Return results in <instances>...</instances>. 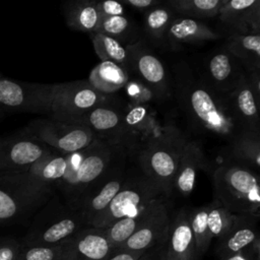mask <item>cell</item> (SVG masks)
Returning <instances> with one entry per match:
<instances>
[{
  "mask_svg": "<svg viewBox=\"0 0 260 260\" xmlns=\"http://www.w3.org/2000/svg\"><path fill=\"white\" fill-rule=\"evenodd\" d=\"M173 96L191 125L232 144L247 131L231 114L223 96L212 90L185 62L173 68Z\"/></svg>",
  "mask_w": 260,
  "mask_h": 260,
  "instance_id": "cell-1",
  "label": "cell"
},
{
  "mask_svg": "<svg viewBox=\"0 0 260 260\" xmlns=\"http://www.w3.org/2000/svg\"><path fill=\"white\" fill-rule=\"evenodd\" d=\"M124 152L128 153L96 138L86 148L71 153L65 174L56 188L62 193L64 203L77 211L84 196Z\"/></svg>",
  "mask_w": 260,
  "mask_h": 260,
  "instance_id": "cell-2",
  "label": "cell"
},
{
  "mask_svg": "<svg viewBox=\"0 0 260 260\" xmlns=\"http://www.w3.org/2000/svg\"><path fill=\"white\" fill-rule=\"evenodd\" d=\"M189 138L173 124H164L135 153L139 170L170 199L178 165Z\"/></svg>",
  "mask_w": 260,
  "mask_h": 260,
  "instance_id": "cell-3",
  "label": "cell"
},
{
  "mask_svg": "<svg viewBox=\"0 0 260 260\" xmlns=\"http://www.w3.org/2000/svg\"><path fill=\"white\" fill-rule=\"evenodd\" d=\"M214 200L236 215H260L259 175L233 160L213 173Z\"/></svg>",
  "mask_w": 260,
  "mask_h": 260,
  "instance_id": "cell-4",
  "label": "cell"
},
{
  "mask_svg": "<svg viewBox=\"0 0 260 260\" xmlns=\"http://www.w3.org/2000/svg\"><path fill=\"white\" fill-rule=\"evenodd\" d=\"M40 91L42 114L49 119L68 123H78L94 108L114 103L111 95L98 91L87 80L40 84Z\"/></svg>",
  "mask_w": 260,
  "mask_h": 260,
  "instance_id": "cell-5",
  "label": "cell"
},
{
  "mask_svg": "<svg viewBox=\"0 0 260 260\" xmlns=\"http://www.w3.org/2000/svg\"><path fill=\"white\" fill-rule=\"evenodd\" d=\"M164 198L168 197L140 170L137 174L130 173L108 208L90 226L107 229L118 219L139 213Z\"/></svg>",
  "mask_w": 260,
  "mask_h": 260,
  "instance_id": "cell-6",
  "label": "cell"
},
{
  "mask_svg": "<svg viewBox=\"0 0 260 260\" xmlns=\"http://www.w3.org/2000/svg\"><path fill=\"white\" fill-rule=\"evenodd\" d=\"M78 212L54 198L40 213L21 246L57 245L84 228Z\"/></svg>",
  "mask_w": 260,
  "mask_h": 260,
  "instance_id": "cell-7",
  "label": "cell"
},
{
  "mask_svg": "<svg viewBox=\"0 0 260 260\" xmlns=\"http://www.w3.org/2000/svg\"><path fill=\"white\" fill-rule=\"evenodd\" d=\"M23 132L64 154L80 151L96 139L94 133L83 124L52 119L35 120Z\"/></svg>",
  "mask_w": 260,
  "mask_h": 260,
  "instance_id": "cell-8",
  "label": "cell"
},
{
  "mask_svg": "<svg viewBox=\"0 0 260 260\" xmlns=\"http://www.w3.org/2000/svg\"><path fill=\"white\" fill-rule=\"evenodd\" d=\"M129 157L128 153H122L80 202L77 212L85 226H90L108 208L127 180L130 174L127 168Z\"/></svg>",
  "mask_w": 260,
  "mask_h": 260,
  "instance_id": "cell-9",
  "label": "cell"
},
{
  "mask_svg": "<svg viewBox=\"0 0 260 260\" xmlns=\"http://www.w3.org/2000/svg\"><path fill=\"white\" fill-rule=\"evenodd\" d=\"M87 126L96 138L109 142L134 156L138 144L125 125L122 107L111 103L94 108L78 122Z\"/></svg>",
  "mask_w": 260,
  "mask_h": 260,
  "instance_id": "cell-10",
  "label": "cell"
},
{
  "mask_svg": "<svg viewBox=\"0 0 260 260\" xmlns=\"http://www.w3.org/2000/svg\"><path fill=\"white\" fill-rule=\"evenodd\" d=\"M70 154L51 150L27 171L14 176H4L28 193L47 199L63 178Z\"/></svg>",
  "mask_w": 260,
  "mask_h": 260,
  "instance_id": "cell-11",
  "label": "cell"
},
{
  "mask_svg": "<svg viewBox=\"0 0 260 260\" xmlns=\"http://www.w3.org/2000/svg\"><path fill=\"white\" fill-rule=\"evenodd\" d=\"M129 55V72L146 84L159 102L173 98V85L160 59L139 41L127 47Z\"/></svg>",
  "mask_w": 260,
  "mask_h": 260,
  "instance_id": "cell-12",
  "label": "cell"
},
{
  "mask_svg": "<svg viewBox=\"0 0 260 260\" xmlns=\"http://www.w3.org/2000/svg\"><path fill=\"white\" fill-rule=\"evenodd\" d=\"M52 150L49 146L23 132L0 138V176H14L27 171Z\"/></svg>",
  "mask_w": 260,
  "mask_h": 260,
  "instance_id": "cell-13",
  "label": "cell"
},
{
  "mask_svg": "<svg viewBox=\"0 0 260 260\" xmlns=\"http://www.w3.org/2000/svg\"><path fill=\"white\" fill-rule=\"evenodd\" d=\"M172 220L170 199L158 201L136 232L115 251H146L168 239Z\"/></svg>",
  "mask_w": 260,
  "mask_h": 260,
  "instance_id": "cell-14",
  "label": "cell"
},
{
  "mask_svg": "<svg viewBox=\"0 0 260 260\" xmlns=\"http://www.w3.org/2000/svg\"><path fill=\"white\" fill-rule=\"evenodd\" d=\"M114 254L103 229L84 226L63 242L61 260H107Z\"/></svg>",
  "mask_w": 260,
  "mask_h": 260,
  "instance_id": "cell-15",
  "label": "cell"
},
{
  "mask_svg": "<svg viewBox=\"0 0 260 260\" xmlns=\"http://www.w3.org/2000/svg\"><path fill=\"white\" fill-rule=\"evenodd\" d=\"M246 75L239 60L225 48L213 53L207 60L204 82L220 96H226Z\"/></svg>",
  "mask_w": 260,
  "mask_h": 260,
  "instance_id": "cell-16",
  "label": "cell"
},
{
  "mask_svg": "<svg viewBox=\"0 0 260 260\" xmlns=\"http://www.w3.org/2000/svg\"><path fill=\"white\" fill-rule=\"evenodd\" d=\"M17 112L42 114L40 83L0 77V116Z\"/></svg>",
  "mask_w": 260,
  "mask_h": 260,
  "instance_id": "cell-17",
  "label": "cell"
},
{
  "mask_svg": "<svg viewBox=\"0 0 260 260\" xmlns=\"http://www.w3.org/2000/svg\"><path fill=\"white\" fill-rule=\"evenodd\" d=\"M217 16L230 34L260 32L259 0H223Z\"/></svg>",
  "mask_w": 260,
  "mask_h": 260,
  "instance_id": "cell-18",
  "label": "cell"
},
{
  "mask_svg": "<svg viewBox=\"0 0 260 260\" xmlns=\"http://www.w3.org/2000/svg\"><path fill=\"white\" fill-rule=\"evenodd\" d=\"M198 257L189 222V209L183 207L172 217L164 260H197Z\"/></svg>",
  "mask_w": 260,
  "mask_h": 260,
  "instance_id": "cell-19",
  "label": "cell"
},
{
  "mask_svg": "<svg viewBox=\"0 0 260 260\" xmlns=\"http://www.w3.org/2000/svg\"><path fill=\"white\" fill-rule=\"evenodd\" d=\"M206 165L205 155L198 141L189 139L184 146L174 178L172 195L187 198L191 195L197 174Z\"/></svg>",
  "mask_w": 260,
  "mask_h": 260,
  "instance_id": "cell-20",
  "label": "cell"
},
{
  "mask_svg": "<svg viewBox=\"0 0 260 260\" xmlns=\"http://www.w3.org/2000/svg\"><path fill=\"white\" fill-rule=\"evenodd\" d=\"M233 117L247 131L260 134L258 101L256 100L247 79V75L239 84L224 96Z\"/></svg>",
  "mask_w": 260,
  "mask_h": 260,
  "instance_id": "cell-21",
  "label": "cell"
},
{
  "mask_svg": "<svg viewBox=\"0 0 260 260\" xmlns=\"http://www.w3.org/2000/svg\"><path fill=\"white\" fill-rule=\"evenodd\" d=\"M46 199L32 195L4 176H0V223L19 218Z\"/></svg>",
  "mask_w": 260,
  "mask_h": 260,
  "instance_id": "cell-22",
  "label": "cell"
},
{
  "mask_svg": "<svg viewBox=\"0 0 260 260\" xmlns=\"http://www.w3.org/2000/svg\"><path fill=\"white\" fill-rule=\"evenodd\" d=\"M259 216L257 215H236L232 228L225 235L217 239L216 254L224 260L249 247L257 238Z\"/></svg>",
  "mask_w": 260,
  "mask_h": 260,
  "instance_id": "cell-23",
  "label": "cell"
},
{
  "mask_svg": "<svg viewBox=\"0 0 260 260\" xmlns=\"http://www.w3.org/2000/svg\"><path fill=\"white\" fill-rule=\"evenodd\" d=\"M220 35L207 23L188 17H176L167 32L166 43L172 50H180L185 45H195L207 41H214Z\"/></svg>",
  "mask_w": 260,
  "mask_h": 260,
  "instance_id": "cell-24",
  "label": "cell"
},
{
  "mask_svg": "<svg viewBox=\"0 0 260 260\" xmlns=\"http://www.w3.org/2000/svg\"><path fill=\"white\" fill-rule=\"evenodd\" d=\"M225 49L239 60L246 72L260 70L259 32L230 34Z\"/></svg>",
  "mask_w": 260,
  "mask_h": 260,
  "instance_id": "cell-25",
  "label": "cell"
},
{
  "mask_svg": "<svg viewBox=\"0 0 260 260\" xmlns=\"http://www.w3.org/2000/svg\"><path fill=\"white\" fill-rule=\"evenodd\" d=\"M122 112L125 125L136 140L138 148L160 126L150 105L128 104L122 108Z\"/></svg>",
  "mask_w": 260,
  "mask_h": 260,
  "instance_id": "cell-26",
  "label": "cell"
},
{
  "mask_svg": "<svg viewBox=\"0 0 260 260\" xmlns=\"http://www.w3.org/2000/svg\"><path fill=\"white\" fill-rule=\"evenodd\" d=\"M130 78V72L110 61H101L90 71L88 83L98 91L111 95L125 87Z\"/></svg>",
  "mask_w": 260,
  "mask_h": 260,
  "instance_id": "cell-27",
  "label": "cell"
},
{
  "mask_svg": "<svg viewBox=\"0 0 260 260\" xmlns=\"http://www.w3.org/2000/svg\"><path fill=\"white\" fill-rule=\"evenodd\" d=\"M63 10L66 23L70 28L88 34L96 30L101 19L96 1H70L64 5Z\"/></svg>",
  "mask_w": 260,
  "mask_h": 260,
  "instance_id": "cell-28",
  "label": "cell"
},
{
  "mask_svg": "<svg viewBox=\"0 0 260 260\" xmlns=\"http://www.w3.org/2000/svg\"><path fill=\"white\" fill-rule=\"evenodd\" d=\"M230 146L231 160L243 165L259 175L260 134L247 132L237 138Z\"/></svg>",
  "mask_w": 260,
  "mask_h": 260,
  "instance_id": "cell-29",
  "label": "cell"
},
{
  "mask_svg": "<svg viewBox=\"0 0 260 260\" xmlns=\"http://www.w3.org/2000/svg\"><path fill=\"white\" fill-rule=\"evenodd\" d=\"M176 15L166 2L145 11L143 26L147 37L154 43H166L168 29Z\"/></svg>",
  "mask_w": 260,
  "mask_h": 260,
  "instance_id": "cell-30",
  "label": "cell"
},
{
  "mask_svg": "<svg viewBox=\"0 0 260 260\" xmlns=\"http://www.w3.org/2000/svg\"><path fill=\"white\" fill-rule=\"evenodd\" d=\"M158 201L151 204L145 210L133 215H126L118 219L117 221H115L113 224H111L107 229H104L108 242L115 251L118 247H120L127 239H129L136 232L138 226L148 216V214L150 213V211Z\"/></svg>",
  "mask_w": 260,
  "mask_h": 260,
  "instance_id": "cell-31",
  "label": "cell"
},
{
  "mask_svg": "<svg viewBox=\"0 0 260 260\" xmlns=\"http://www.w3.org/2000/svg\"><path fill=\"white\" fill-rule=\"evenodd\" d=\"M166 3L179 16L201 20L217 16L223 0H169Z\"/></svg>",
  "mask_w": 260,
  "mask_h": 260,
  "instance_id": "cell-32",
  "label": "cell"
},
{
  "mask_svg": "<svg viewBox=\"0 0 260 260\" xmlns=\"http://www.w3.org/2000/svg\"><path fill=\"white\" fill-rule=\"evenodd\" d=\"M93 49L101 61L116 63L129 71V55L126 47L119 41L101 32L90 34Z\"/></svg>",
  "mask_w": 260,
  "mask_h": 260,
  "instance_id": "cell-33",
  "label": "cell"
},
{
  "mask_svg": "<svg viewBox=\"0 0 260 260\" xmlns=\"http://www.w3.org/2000/svg\"><path fill=\"white\" fill-rule=\"evenodd\" d=\"M95 31L111 37L123 44L133 39L134 24L125 15L101 16Z\"/></svg>",
  "mask_w": 260,
  "mask_h": 260,
  "instance_id": "cell-34",
  "label": "cell"
},
{
  "mask_svg": "<svg viewBox=\"0 0 260 260\" xmlns=\"http://www.w3.org/2000/svg\"><path fill=\"white\" fill-rule=\"evenodd\" d=\"M208 205L195 207L189 210L190 228L195 240L198 255H202L207 251L212 239L209 236L207 226Z\"/></svg>",
  "mask_w": 260,
  "mask_h": 260,
  "instance_id": "cell-35",
  "label": "cell"
},
{
  "mask_svg": "<svg viewBox=\"0 0 260 260\" xmlns=\"http://www.w3.org/2000/svg\"><path fill=\"white\" fill-rule=\"evenodd\" d=\"M207 205V226L209 236L212 240L219 239L232 228L236 218V214L231 213L226 208H224L214 199Z\"/></svg>",
  "mask_w": 260,
  "mask_h": 260,
  "instance_id": "cell-36",
  "label": "cell"
},
{
  "mask_svg": "<svg viewBox=\"0 0 260 260\" xmlns=\"http://www.w3.org/2000/svg\"><path fill=\"white\" fill-rule=\"evenodd\" d=\"M125 92L132 105H150L159 102L155 93L135 76L130 77L126 83Z\"/></svg>",
  "mask_w": 260,
  "mask_h": 260,
  "instance_id": "cell-37",
  "label": "cell"
},
{
  "mask_svg": "<svg viewBox=\"0 0 260 260\" xmlns=\"http://www.w3.org/2000/svg\"><path fill=\"white\" fill-rule=\"evenodd\" d=\"M63 242L52 246H21L17 260H61Z\"/></svg>",
  "mask_w": 260,
  "mask_h": 260,
  "instance_id": "cell-38",
  "label": "cell"
},
{
  "mask_svg": "<svg viewBox=\"0 0 260 260\" xmlns=\"http://www.w3.org/2000/svg\"><path fill=\"white\" fill-rule=\"evenodd\" d=\"M20 248V242L14 239L0 240V260H17Z\"/></svg>",
  "mask_w": 260,
  "mask_h": 260,
  "instance_id": "cell-39",
  "label": "cell"
},
{
  "mask_svg": "<svg viewBox=\"0 0 260 260\" xmlns=\"http://www.w3.org/2000/svg\"><path fill=\"white\" fill-rule=\"evenodd\" d=\"M98 10L101 16H113V15H125V7L122 2L114 0H106L96 2Z\"/></svg>",
  "mask_w": 260,
  "mask_h": 260,
  "instance_id": "cell-40",
  "label": "cell"
},
{
  "mask_svg": "<svg viewBox=\"0 0 260 260\" xmlns=\"http://www.w3.org/2000/svg\"><path fill=\"white\" fill-rule=\"evenodd\" d=\"M166 242L149 248L137 260H164L165 251H166Z\"/></svg>",
  "mask_w": 260,
  "mask_h": 260,
  "instance_id": "cell-41",
  "label": "cell"
},
{
  "mask_svg": "<svg viewBox=\"0 0 260 260\" xmlns=\"http://www.w3.org/2000/svg\"><path fill=\"white\" fill-rule=\"evenodd\" d=\"M122 3L124 5L130 6L137 10H142L145 12L152 7L160 5L162 2L158 0H124L122 1Z\"/></svg>",
  "mask_w": 260,
  "mask_h": 260,
  "instance_id": "cell-42",
  "label": "cell"
},
{
  "mask_svg": "<svg viewBox=\"0 0 260 260\" xmlns=\"http://www.w3.org/2000/svg\"><path fill=\"white\" fill-rule=\"evenodd\" d=\"M248 83L256 98L259 102L260 100V70H255L252 72H246Z\"/></svg>",
  "mask_w": 260,
  "mask_h": 260,
  "instance_id": "cell-43",
  "label": "cell"
},
{
  "mask_svg": "<svg viewBox=\"0 0 260 260\" xmlns=\"http://www.w3.org/2000/svg\"><path fill=\"white\" fill-rule=\"evenodd\" d=\"M224 260H260V255L256 254L250 245L246 249L242 250L241 252H239Z\"/></svg>",
  "mask_w": 260,
  "mask_h": 260,
  "instance_id": "cell-44",
  "label": "cell"
},
{
  "mask_svg": "<svg viewBox=\"0 0 260 260\" xmlns=\"http://www.w3.org/2000/svg\"><path fill=\"white\" fill-rule=\"evenodd\" d=\"M145 251H119L107 260H137Z\"/></svg>",
  "mask_w": 260,
  "mask_h": 260,
  "instance_id": "cell-45",
  "label": "cell"
},
{
  "mask_svg": "<svg viewBox=\"0 0 260 260\" xmlns=\"http://www.w3.org/2000/svg\"><path fill=\"white\" fill-rule=\"evenodd\" d=\"M0 77H2V74H1V72H0Z\"/></svg>",
  "mask_w": 260,
  "mask_h": 260,
  "instance_id": "cell-46",
  "label": "cell"
}]
</instances>
